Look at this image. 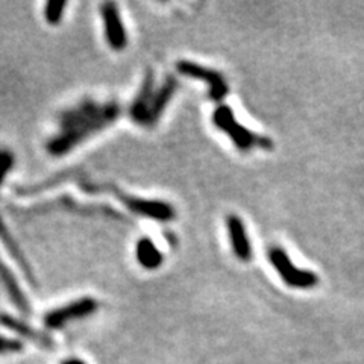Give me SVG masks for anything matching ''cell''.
<instances>
[{
  "instance_id": "cell-14",
  "label": "cell",
  "mask_w": 364,
  "mask_h": 364,
  "mask_svg": "<svg viewBox=\"0 0 364 364\" xmlns=\"http://www.w3.org/2000/svg\"><path fill=\"white\" fill-rule=\"evenodd\" d=\"M68 4L64 2V0H52V2L44 4L43 8V18L48 23L49 26H58L61 25V21L64 20L65 16V9Z\"/></svg>"
},
{
  "instance_id": "cell-3",
  "label": "cell",
  "mask_w": 364,
  "mask_h": 364,
  "mask_svg": "<svg viewBox=\"0 0 364 364\" xmlns=\"http://www.w3.org/2000/svg\"><path fill=\"white\" fill-rule=\"evenodd\" d=\"M213 122L215 127L230 136L238 151L242 152H249L252 149L267 151L273 147L272 140L267 139V136L258 135L257 132L250 131L249 128L245 127V124L238 122L234 111L230 107L226 105L218 107V109H215L213 114Z\"/></svg>"
},
{
  "instance_id": "cell-2",
  "label": "cell",
  "mask_w": 364,
  "mask_h": 364,
  "mask_svg": "<svg viewBox=\"0 0 364 364\" xmlns=\"http://www.w3.org/2000/svg\"><path fill=\"white\" fill-rule=\"evenodd\" d=\"M178 85L176 77L173 76H167L161 82H158L154 72H147L139 93L135 95L129 107V117L132 122L144 128L155 127L170 100L173 99Z\"/></svg>"
},
{
  "instance_id": "cell-13",
  "label": "cell",
  "mask_w": 364,
  "mask_h": 364,
  "mask_svg": "<svg viewBox=\"0 0 364 364\" xmlns=\"http://www.w3.org/2000/svg\"><path fill=\"white\" fill-rule=\"evenodd\" d=\"M135 258L139 264L147 270H155L163 264V254L149 237H143L135 246Z\"/></svg>"
},
{
  "instance_id": "cell-5",
  "label": "cell",
  "mask_w": 364,
  "mask_h": 364,
  "mask_svg": "<svg viewBox=\"0 0 364 364\" xmlns=\"http://www.w3.org/2000/svg\"><path fill=\"white\" fill-rule=\"evenodd\" d=\"M269 261L272 263L273 269L278 272V275L282 281L287 284L289 287L293 289H313L317 286L318 277L310 270H301L298 269L293 261L289 258L287 252L282 247L273 246L269 249Z\"/></svg>"
},
{
  "instance_id": "cell-6",
  "label": "cell",
  "mask_w": 364,
  "mask_h": 364,
  "mask_svg": "<svg viewBox=\"0 0 364 364\" xmlns=\"http://www.w3.org/2000/svg\"><path fill=\"white\" fill-rule=\"evenodd\" d=\"M176 70L182 76L187 77H195L199 79V81H203L208 84V95L213 100H222L228 91H230V87H228L226 79L223 75L218 70H213V68L203 67L198 63H191V61H178L176 64Z\"/></svg>"
},
{
  "instance_id": "cell-12",
  "label": "cell",
  "mask_w": 364,
  "mask_h": 364,
  "mask_svg": "<svg viewBox=\"0 0 364 364\" xmlns=\"http://www.w3.org/2000/svg\"><path fill=\"white\" fill-rule=\"evenodd\" d=\"M0 323H2L5 328L11 329V331L16 333L17 336L23 337L25 340H29V341H32V343H36L38 346H43V348L53 346V341L50 337H48L41 331H37L36 328H32L31 325L20 321V318H17L14 316L2 314L0 316Z\"/></svg>"
},
{
  "instance_id": "cell-17",
  "label": "cell",
  "mask_w": 364,
  "mask_h": 364,
  "mask_svg": "<svg viewBox=\"0 0 364 364\" xmlns=\"http://www.w3.org/2000/svg\"><path fill=\"white\" fill-rule=\"evenodd\" d=\"M61 364H87L85 361H82L81 358H76V357H70V358H65Z\"/></svg>"
},
{
  "instance_id": "cell-4",
  "label": "cell",
  "mask_w": 364,
  "mask_h": 364,
  "mask_svg": "<svg viewBox=\"0 0 364 364\" xmlns=\"http://www.w3.org/2000/svg\"><path fill=\"white\" fill-rule=\"evenodd\" d=\"M97 309L99 302L95 298L84 296V298H79L65 305L56 306V309L46 313L43 317V323L48 329L58 331V329H64L68 323L82 321V318L95 314Z\"/></svg>"
},
{
  "instance_id": "cell-8",
  "label": "cell",
  "mask_w": 364,
  "mask_h": 364,
  "mask_svg": "<svg viewBox=\"0 0 364 364\" xmlns=\"http://www.w3.org/2000/svg\"><path fill=\"white\" fill-rule=\"evenodd\" d=\"M102 23H104L105 40L112 50L122 52L128 46V32L122 20L119 6L114 2H105L100 5Z\"/></svg>"
},
{
  "instance_id": "cell-16",
  "label": "cell",
  "mask_w": 364,
  "mask_h": 364,
  "mask_svg": "<svg viewBox=\"0 0 364 364\" xmlns=\"http://www.w3.org/2000/svg\"><path fill=\"white\" fill-rule=\"evenodd\" d=\"M23 350V343L18 338H11L0 336V355H11L18 354Z\"/></svg>"
},
{
  "instance_id": "cell-10",
  "label": "cell",
  "mask_w": 364,
  "mask_h": 364,
  "mask_svg": "<svg viewBox=\"0 0 364 364\" xmlns=\"http://www.w3.org/2000/svg\"><path fill=\"white\" fill-rule=\"evenodd\" d=\"M226 230L228 235H230L235 257L242 261H249L252 258V246H250V240L243 220L235 214H230L226 218Z\"/></svg>"
},
{
  "instance_id": "cell-11",
  "label": "cell",
  "mask_w": 364,
  "mask_h": 364,
  "mask_svg": "<svg viewBox=\"0 0 364 364\" xmlns=\"http://www.w3.org/2000/svg\"><path fill=\"white\" fill-rule=\"evenodd\" d=\"M0 282H2L5 291L8 293L9 299L16 305V309L23 314H29L31 304L28 296L23 291L16 273L9 269V266L5 263L2 257H0Z\"/></svg>"
},
{
  "instance_id": "cell-15",
  "label": "cell",
  "mask_w": 364,
  "mask_h": 364,
  "mask_svg": "<svg viewBox=\"0 0 364 364\" xmlns=\"http://www.w3.org/2000/svg\"><path fill=\"white\" fill-rule=\"evenodd\" d=\"M16 164V156L14 154L11 152L9 149H0V187L4 186L5 179L8 178V175L11 173Z\"/></svg>"
},
{
  "instance_id": "cell-7",
  "label": "cell",
  "mask_w": 364,
  "mask_h": 364,
  "mask_svg": "<svg viewBox=\"0 0 364 364\" xmlns=\"http://www.w3.org/2000/svg\"><path fill=\"white\" fill-rule=\"evenodd\" d=\"M120 202H123L124 207L131 210L132 213L144 215V218H149L156 222H170L175 219V210L172 205H168L163 200H155V199H144V198H136L129 196L127 193H116Z\"/></svg>"
},
{
  "instance_id": "cell-9",
  "label": "cell",
  "mask_w": 364,
  "mask_h": 364,
  "mask_svg": "<svg viewBox=\"0 0 364 364\" xmlns=\"http://www.w3.org/2000/svg\"><path fill=\"white\" fill-rule=\"evenodd\" d=\"M0 243H2L4 249L6 250V254L14 259V263L23 272V275L26 277L28 282L32 284V286H37L36 275H33V270L31 267V263L28 261L26 255L23 254V250H21L20 245L17 243L14 235L9 232L6 223L2 219V215H0Z\"/></svg>"
},
{
  "instance_id": "cell-1",
  "label": "cell",
  "mask_w": 364,
  "mask_h": 364,
  "mask_svg": "<svg viewBox=\"0 0 364 364\" xmlns=\"http://www.w3.org/2000/svg\"><path fill=\"white\" fill-rule=\"evenodd\" d=\"M122 107L117 100L82 99L63 109L56 119V129L44 147L50 156L60 158L73 152L120 117Z\"/></svg>"
}]
</instances>
